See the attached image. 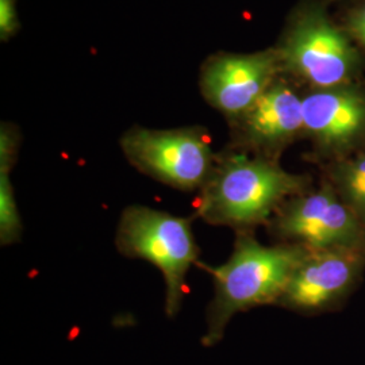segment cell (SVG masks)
<instances>
[{
    "label": "cell",
    "instance_id": "1",
    "mask_svg": "<svg viewBox=\"0 0 365 365\" xmlns=\"http://www.w3.org/2000/svg\"><path fill=\"white\" fill-rule=\"evenodd\" d=\"M313 185L312 176L287 172L277 160L232 152L217 157L209 180L200 188L196 215L235 233H255L288 199Z\"/></svg>",
    "mask_w": 365,
    "mask_h": 365
},
{
    "label": "cell",
    "instance_id": "2",
    "mask_svg": "<svg viewBox=\"0 0 365 365\" xmlns=\"http://www.w3.org/2000/svg\"><path fill=\"white\" fill-rule=\"evenodd\" d=\"M309 249L277 242L262 245L255 233H235V248L225 264L207 268L214 279V298L207 309L203 346L217 345L238 313L277 304Z\"/></svg>",
    "mask_w": 365,
    "mask_h": 365
},
{
    "label": "cell",
    "instance_id": "3",
    "mask_svg": "<svg viewBox=\"0 0 365 365\" xmlns=\"http://www.w3.org/2000/svg\"><path fill=\"white\" fill-rule=\"evenodd\" d=\"M115 245L122 255L149 261L160 269L165 282V313L176 317L185 294V276L199 256L191 220L130 206L118 223Z\"/></svg>",
    "mask_w": 365,
    "mask_h": 365
},
{
    "label": "cell",
    "instance_id": "4",
    "mask_svg": "<svg viewBox=\"0 0 365 365\" xmlns=\"http://www.w3.org/2000/svg\"><path fill=\"white\" fill-rule=\"evenodd\" d=\"M267 226L277 242L295 244L309 250H365L364 223L324 178L318 185L288 199Z\"/></svg>",
    "mask_w": 365,
    "mask_h": 365
},
{
    "label": "cell",
    "instance_id": "5",
    "mask_svg": "<svg viewBox=\"0 0 365 365\" xmlns=\"http://www.w3.org/2000/svg\"><path fill=\"white\" fill-rule=\"evenodd\" d=\"M120 145L137 170L184 191L202 188L217 160L209 135L199 128L175 130L133 128L123 135Z\"/></svg>",
    "mask_w": 365,
    "mask_h": 365
},
{
    "label": "cell",
    "instance_id": "6",
    "mask_svg": "<svg viewBox=\"0 0 365 365\" xmlns=\"http://www.w3.org/2000/svg\"><path fill=\"white\" fill-rule=\"evenodd\" d=\"M279 54L282 66L312 84L314 90L348 86L359 68V56L351 41L321 9L300 14Z\"/></svg>",
    "mask_w": 365,
    "mask_h": 365
},
{
    "label": "cell",
    "instance_id": "7",
    "mask_svg": "<svg viewBox=\"0 0 365 365\" xmlns=\"http://www.w3.org/2000/svg\"><path fill=\"white\" fill-rule=\"evenodd\" d=\"M364 274L365 250H309L276 306L302 315L339 312L361 284Z\"/></svg>",
    "mask_w": 365,
    "mask_h": 365
},
{
    "label": "cell",
    "instance_id": "8",
    "mask_svg": "<svg viewBox=\"0 0 365 365\" xmlns=\"http://www.w3.org/2000/svg\"><path fill=\"white\" fill-rule=\"evenodd\" d=\"M303 135L318 160L333 163L365 149V90L352 84L303 96Z\"/></svg>",
    "mask_w": 365,
    "mask_h": 365
},
{
    "label": "cell",
    "instance_id": "9",
    "mask_svg": "<svg viewBox=\"0 0 365 365\" xmlns=\"http://www.w3.org/2000/svg\"><path fill=\"white\" fill-rule=\"evenodd\" d=\"M280 66L279 51L220 56L205 66L202 91L210 105L235 120L274 84Z\"/></svg>",
    "mask_w": 365,
    "mask_h": 365
},
{
    "label": "cell",
    "instance_id": "10",
    "mask_svg": "<svg viewBox=\"0 0 365 365\" xmlns=\"http://www.w3.org/2000/svg\"><path fill=\"white\" fill-rule=\"evenodd\" d=\"M235 123L242 148L277 160L303 134V98L287 84L274 81Z\"/></svg>",
    "mask_w": 365,
    "mask_h": 365
},
{
    "label": "cell",
    "instance_id": "11",
    "mask_svg": "<svg viewBox=\"0 0 365 365\" xmlns=\"http://www.w3.org/2000/svg\"><path fill=\"white\" fill-rule=\"evenodd\" d=\"M322 178L365 225V150L327 163Z\"/></svg>",
    "mask_w": 365,
    "mask_h": 365
},
{
    "label": "cell",
    "instance_id": "12",
    "mask_svg": "<svg viewBox=\"0 0 365 365\" xmlns=\"http://www.w3.org/2000/svg\"><path fill=\"white\" fill-rule=\"evenodd\" d=\"M22 235V221L14 194L10 173L0 172V241L10 245L19 241Z\"/></svg>",
    "mask_w": 365,
    "mask_h": 365
},
{
    "label": "cell",
    "instance_id": "13",
    "mask_svg": "<svg viewBox=\"0 0 365 365\" xmlns=\"http://www.w3.org/2000/svg\"><path fill=\"white\" fill-rule=\"evenodd\" d=\"M16 133L9 125H3L0 130V172H7L13 168L16 157Z\"/></svg>",
    "mask_w": 365,
    "mask_h": 365
},
{
    "label": "cell",
    "instance_id": "14",
    "mask_svg": "<svg viewBox=\"0 0 365 365\" xmlns=\"http://www.w3.org/2000/svg\"><path fill=\"white\" fill-rule=\"evenodd\" d=\"M18 30V14L15 0H0V37L10 38Z\"/></svg>",
    "mask_w": 365,
    "mask_h": 365
},
{
    "label": "cell",
    "instance_id": "15",
    "mask_svg": "<svg viewBox=\"0 0 365 365\" xmlns=\"http://www.w3.org/2000/svg\"><path fill=\"white\" fill-rule=\"evenodd\" d=\"M349 24L353 36L365 46V6L353 14Z\"/></svg>",
    "mask_w": 365,
    "mask_h": 365
}]
</instances>
